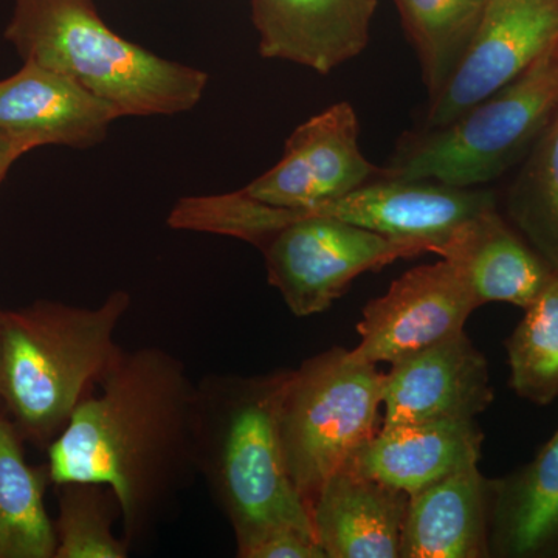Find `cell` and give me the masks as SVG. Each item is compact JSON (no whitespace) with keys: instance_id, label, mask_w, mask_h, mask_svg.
<instances>
[{"instance_id":"6da1fadb","label":"cell","mask_w":558,"mask_h":558,"mask_svg":"<svg viewBox=\"0 0 558 558\" xmlns=\"http://www.w3.org/2000/svg\"><path fill=\"white\" fill-rule=\"evenodd\" d=\"M49 446L57 486L95 483L119 502L124 539L148 534L196 469L197 384L160 348L124 351Z\"/></svg>"},{"instance_id":"7a4b0ae2","label":"cell","mask_w":558,"mask_h":558,"mask_svg":"<svg viewBox=\"0 0 558 558\" xmlns=\"http://www.w3.org/2000/svg\"><path fill=\"white\" fill-rule=\"evenodd\" d=\"M289 376L290 369L256 377L211 376L197 384L196 469L230 521L241 558L271 532L315 534L279 432Z\"/></svg>"},{"instance_id":"3957f363","label":"cell","mask_w":558,"mask_h":558,"mask_svg":"<svg viewBox=\"0 0 558 558\" xmlns=\"http://www.w3.org/2000/svg\"><path fill=\"white\" fill-rule=\"evenodd\" d=\"M7 43L24 62L76 81L120 117H174L199 105L209 76L112 31L94 0H14Z\"/></svg>"},{"instance_id":"277c9868","label":"cell","mask_w":558,"mask_h":558,"mask_svg":"<svg viewBox=\"0 0 558 558\" xmlns=\"http://www.w3.org/2000/svg\"><path fill=\"white\" fill-rule=\"evenodd\" d=\"M131 307L124 290L98 307L36 301L0 311V400L22 432L50 446L120 354L116 333Z\"/></svg>"},{"instance_id":"5b68a950","label":"cell","mask_w":558,"mask_h":558,"mask_svg":"<svg viewBox=\"0 0 558 558\" xmlns=\"http://www.w3.org/2000/svg\"><path fill=\"white\" fill-rule=\"evenodd\" d=\"M558 113V46L444 126L400 140L387 178L476 189L524 159Z\"/></svg>"},{"instance_id":"8992f818","label":"cell","mask_w":558,"mask_h":558,"mask_svg":"<svg viewBox=\"0 0 558 558\" xmlns=\"http://www.w3.org/2000/svg\"><path fill=\"white\" fill-rule=\"evenodd\" d=\"M384 385L376 365L343 348L290 369L279 432L290 476L310 509L329 476L376 435Z\"/></svg>"},{"instance_id":"52a82bcc","label":"cell","mask_w":558,"mask_h":558,"mask_svg":"<svg viewBox=\"0 0 558 558\" xmlns=\"http://www.w3.org/2000/svg\"><path fill=\"white\" fill-rule=\"evenodd\" d=\"M303 209V218L282 227L260 247L270 286L296 317L328 311L366 271L428 253L417 242L392 240Z\"/></svg>"},{"instance_id":"ba28073f","label":"cell","mask_w":558,"mask_h":558,"mask_svg":"<svg viewBox=\"0 0 558 558\" xmlns=\"http://www.w3.org/2000/svg\"><path fill=\"white\" fill-rule=\"evenodd\" d=\"M475 310L461 271L442 258L405 271L387 293L369 301L357 326L359 344L349 351L371 365H395L464 332Z\"/></svg>"},{"instance_id":"9c48e42d","label":"cell","mask_w":558,"mask_h":558,"mask_svg":"<svg viewBox=\"0 0 558 558\" xmlns=\"http://www.w3.org/2000/svg\"><path fill=\"white\" fill-rule=\"evenodd\" d=\"M359 119L341 101L304 121L290 134L281 160L242 193L286 208H317L387 175L359 145Z\"/></svg>"},{"instance_id":"30bf717a","label":"cell","mask_w":558,"mask_h":558,"mask_svg":"<svg viewBox=\"0 0 558 558\" xmlns=\"http://www.w3.org/2000/svg\"><path fill=\"white\" fill-rule=\"evenodd\" d=\"M556 46L558 0H487L464 60L438 97L429 100L424 128L457 119Z\"/></svg>"},{"instance_id":"8fae6325","label":"cell","mask_w":558,"mask_h":558,"mask_svg":"<svg viewBox=\"0 0 558 558\" xmlns=\"http://www.w3.org/2000/svg\"><path fill=\"white\" fill-rule=\"evenodd\" d=\"M498 207L494 191L462 189L436 180L384 178L339 201L307 208L312 215L344 220L392 240L417 242L438 255L469 220Z\"/></svg>"},{"instance_id":"7c38bea8","label":"cell","mask_w":558,"mask_h":558,"mask_svg":"<svg viewBox=\"0 0 558 558\" xmlns=\"http://www.w3.org/2000/svg\"><path fill=\"white\" fill-rule=\"evenodd\" d=\"M487 360L464 332L391 365L384 427L469 421L494 402Z\"/></svg>"},{"instance_id":"4fadbf2b","label":"cell","mask_w":558,"mask_h":558,"mask_svg":"<svg viewBox=\"0 0 558 558\" xmlns=\"http://www.w3.org/2000/svg\"><path fill=\"white\" fill-rule=\"evenodd\" d=\"M120 113L76 81L35 62L0 80V130L27 153L40 146L89 149Z\"/></svg>"},{"instance_id":"5bb4252c","label":"cell","mask_w":558,"mask_h":558,"mask_svg":"<svg viewBox=\"0 0 558 558\" xmlns=\"http://www.w3.org/2000/svg\"><path fill=\"white\" fill-rule=\"evenodd\" d=\"M377 0H252L259 54L329 75L363 53Z\"/></svg>"},{"instance_id":"9a60e30c","label":"cell","mask_w":558,"mask_h":558,"mask_svg":"<svg viewBox=\"0 0 558 558\" xmlns=\"http://www.w3.org/2000/svg\"><path fill=\"white\" fill-rule=\"evenodd\" d=\"M409 499L349 462L333 472L311 508L326 558H400Z\"/></svg>"},{"instance_id":"2e32d148","label":"cell","mask_w":558,"mask_h":558,"mask_svg":"<svg viewBox=\"0 0 558 558\" xmlns=\"http://www.w3.org/2000/svg\"><path fill=\"white\" fill-rule=\"evenodd\" d=\"M494 495L478 465L410 495L400 558L492 557Z\"/></svg>"},{"instance_id":"e0dca14e","label":"cell","mask_w":558,"mask_h":558,"mask_svg":"<svg viewBox=\"0 0 558 558\" xmlns=\"http://www.w3.org/2000/svg\"><path fill=\"white\" fill-rule=\"evenodd\" d=\"M483 440L475 418L391 425L381 427L349 464L410 497L478 464Z\"/></svg>"},{"instance_id":"ac0fdd59","label":"cell","mask_w":558,"mask_h":558,"mask_svg":"<svg viewBox=\"0 0 558 558\" xmlns=\"http://www.w3.org/2000/svg\"><path fill=\"white\" fill-rule=\"evenodd\" d=\"M438 255L461 271L478 307L508 303L524 310L557 274L498 207L464 223Z\"/></svg>"},{"instance_id":"d6986e66","label":"cell","mask_w":558,"mask_h":558,"mask_svg":"<svg viewBox=\"0 0 558 558\" xmlns=\"http://www.w3.org/2000/svg\"><path fill=\"white\" fill-rule=\"evenodd\" d=\"M490 556L558 557V429L534 461L495 480Z\"/></svg>"},{"instance_id":"ffe728a7","label":"cell","mask_w":558,"mask_h":558,"mask_svg":"<svg viewBox=\"0 0 558 558\" xmlns=\"http://www.w3.org/2000/svg\"><path fill=\"white\" fill-rule=\"evenodd\" d=\"M49 472L31 468L16 429L0 416V558H54L57 531L44 506Z\"/></svg>"},{"instance_id":"44dd1931","label":"cell","mask_w":558,"mask_h":558,"mask_svg":"<svg viewBox=\"0 0 558 558\" xmlns=\"http://www.w3.org/2000/svg\"><path fill=\"white\" fill-rule=\"evenodd\" d=\"M396 5L433 100L464 60L487 0H396Z\"/></svg>"},{"instance_id":"7402d4cb","label":"cell","mask_w":558,"mask_h":558,"mask_svg":"<svg viewBox=\"0 0 558 558\" xmlns=\"http://www.w3.org/2000/svg\"><path fill=\"white\" fill-rule=\"evenodd\" d=\"M506 213L558 274V113L526 154L506 197Z\"/></svg>"},{"instance_id":"603a6c76","label":"cell","mask_w":558,"mask_h":558,"mask_svg":"<svg viewBox=\"0 0 558 558\" xmlns=\"http://www.w3.org/2000/svg\"><path fill=\"white\" fill-rule=\"evenodd\" d=\"M523 311L506 341L510 387L535 405H549L558 398V274Z\"/></svg>"},{"instance_id":"cb8c5ba5","label":"cell","mask_w":558,"mask_h":558,"mask_svg":"<svg viewBox=\"0 0 558 558\" xmlns=\"http://www.w3.org/2000/svg\"><path fill=\"white\" fill-rule=\"evenodd\" d=\"M61 488L60 515L54 523V558H126L130 543L113 532V509L119 508L109 487L70 483Z\"/></svg>"},{"instance_id":"d4e9b609","label":"cell","mask_w":558,"mask_h":558,"mask_svg":"<svg viewBox=\"0 0 558 558\" xmlns=\"http://www.w3.org/2000/svg\"><path fill=\"white\" fill-rule=\"evenodd\" d=\"M27 154L24 146L20 145L7 132L0 130V182L5 178L7 172L13 167L14 161Z\"/></svg>"}]
</instances>
